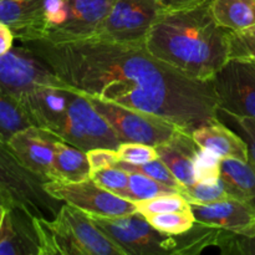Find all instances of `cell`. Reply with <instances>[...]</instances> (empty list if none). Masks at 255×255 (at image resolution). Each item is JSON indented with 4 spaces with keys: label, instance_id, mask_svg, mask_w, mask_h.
I'll list each match as a JSON object with an SVG mask.
<instances>
[{
    "label": "cell",
    "instance_id": "cell-20",
    "mask_svg": "<svg viewBox=\"0 0 255 255\" xmlns=\"http://www.w3.org/2000/svg\"><path fill=\"white\" fill-rule=\"evenodd\" d=\"M221 178L232 198L246 202L255 209V166L251 161L223 158Z\"/></svg>",
    "mask_w": 255,
    "mask_h": 255
},
{
    "label": "cell",
    "instance_id": "cell-31",
    "mask_svg": "<svg viewBox=\"0 0 255 255\" xmlns=\"http://www.w3.org/2000/svg\"><path fill=\"white\" fill-rule=\"evenodd\" d=\"M229 59L255 62V25L241 31H229Z\"/></svg>",
    "mask_w": 255,
    "mask_h": 255
},
{
    "label": "cell",
    "instance_id": "cell-26",
    "mask_svg": "<svg viewBox=\"0 0 255 255\" xmlns=\"http://www.w3.org/2000/svg\"><path fill=\"white\" fill-rule=\"evenodd\" d=\"M134 204H136L137 212L144 217L191 209L189 202L178 192L177 193L162 194V196L153 197V198L136 202Z\"/></svg>",
    "mask_w": 255,
    "mask_h": 255
},
{
    "label": "cell",
    "instance_id": "cell-1",
    "mask_svg": "<svg viewBox=\"0 0 255 255\" xmlns=\"http://www.w3.org/2000/svg\"><path fill=\"white\" fill-rule=\"evenodd\" d=\"M44 60L65 86L86 97L162 117L191 133L218 120L212 81L184 76L144 42L89 37L67 42H21Z\"/></svg>",
    "mask_w": 255,
    "mask_h": 255
},
{
    "label": "cell",
    "instance_id": "cell-15",
    "mask_svg": "<svg viewBox=\"0 0 255 255\" xmlns=\"http://www.w3.org/2000/svg\"><path fill=\"white\" fill-rule=\"evenodd\" d=\"M0 255H40L34 216L21 207L5 208L0 227Z\"/></svg>",
    "mask_w": 255,
    "mask_h": 255
},
{
    "label": "cell",
    "instance_id": "cell-12",
    "mask_svg": "<svg viewBox=\"0 0 255 255\" xmlns=\"http://www.w3.org/2000/svg\"><path fill=\"white\" fill-rule=\"evenodd\" d=\"M59 141L62 139L51 131L30 126L15 133L6 144L22 166L50 181L55 149Z\"/></svg>",
    "mask_w": 255,
    "mask_h": 255
},
{
    "label": "cell",
    "instance_id": "cell-23",
    "mask_svg": "<svg viewBox=\"0 0 255 255\" xmlns=\"http://www.w3.org/2000/svg\"><path fill=\"white\" fill-rule=\"evenodd\" d=\"M146 219L154 228L169 236H179V234L186 233L191 231L196 224V217L192 209L153 214V216L146 217Z\"/></svg>",
    "mask_w": 255,
    "mask_h": 255
},
{
    "label": "cell",
    "instance_id": "cell-24",
    "mask_svg": "<svg viewBox=\"0 0 255 255\" xmlns=\"http://www.w3.org/2000/svg\"><path fill=\"white\" fill-rule=\"evenodd\" d=\"M181 194L189 202V204L216 203V202L232 198L228 188L222 178L217 182H212V183L196 182L193 186L184 188Z\"/></svg>",
    "mask_w": 255,
    "mask_h": 255
},
{
    "label": "cell",
    "instance_id": "cell-34",
    "mask_svg": "<svg viewBox=\"0 0 255 255\" xmlns=\"http://www.w3.org/2000/svg\"><path fill=\"white\" fill-rule=\"evenodd\" d=\"M234 120L241 128L243 138L248 144L249 161L255 166V120L248 119V117H238Z\"/></svg>",
    "mask_w": 255,
    "mask_h": 255
},
{
    "label": "cell",
    "instance_id": "cell-37",
    "mask_svg": "<svg viewBox=\"0 0 255 255\" xmlns=\"http://www.w3.org/2000/svg\"><path fill=\"white\" fill-rule=\"evenodd\" d=\"M0 204H1V206H4L5 208H6V207L12 206V204L10 203L9 201H7V198H6V197L4 196V194L1 193V192H0Z\"/></svg>",
    "mask_w": 255,
    "mask_h": 255
},
{
    "label": "cell",
    "instance_id": "cell-9",
    "mask_svg": "<svg viewBox=\"0 0 255 255\" xmlns=\"http://www.w3.org/2000/svg\"><path fill=\"white\" fill-rule=\"evenodd\" d=\"M164 10L159 0H115L94 37L115 42H144L151 26Z\"/></svg>",
    "mask_w": 255,
    "mask_h": 255
},
{
    "label": "cell",
    "instance_id": "cell-6",
    "mask_svg": "<svg viewBox=\"0 0 255 255\" xmlns=\"http://www.w3.org/2000/svg\"><path fill=\"white\" fill-rule=\"evenodd\" d=\"M46 179L22 166L6 143L0 142V192L12 206L40 218H54L61 208L59 199L45 189Z\"/></svg>",
    "mask_w": 255,
    "mask_h": 255
},
{
    "label": "cell",
    "instance_id": "cell-29",
    "mask_svg": "<svg viewBox=\"0 0 255 255\" xmlns=\"http://www.w3.org/2000/svg\"><path fill=\"white\" fill-rule=\"evenodd\" d=\"M216 247L224 255H255V232L251 236H244L219 229Z\"/></svg>",
    "mask_w": 255,
    "mask_h": 255
},
{
    "label": "cell",
    "instance_id": "cell-8",
    "mask_svg": "<svg viewBox=\"0 0 255 255\" xmlns=\"http://www.w3.org/2000/svg\"><path fill=\"white\" fill-rule=\"evenodd\" d=\"M62 81L49 65L21 44L0 55V91L21 99L44 86H57Z\"/></svg>",
    "mask_w": 255,
    "mask_h": 255
},
{
    "label": "cell",
    "instance_id": "cell-30",
    "mask_svg": "<svg viewBox=\"0 0 255 255\" xmlns=\"http://www.w3.org/2000/svg\"><path fill=\"white\" fill-rule=\"evenodd\" d=\"M222 159L208 149L199 148L194 158V178L199 183H212L221 179Z\"/></svg>",
    "mask_w": 255,
    "mask_h": 255
},
{
    "label": "cell",
    "instance_id": "cell-18",
    "mask_svg": "<svg viewBox=\"0 0 255 255\" xmlns=\"http://www.w3.org/2000/svg\"><path fill=\"white\" fill-rule=\"evenodd\" d=\"M192 137L199 147L213 152L221 158L249 161L248 144L246 139L221 124L219 120H214L194 129Z\"/></svg>",
    "mask_w": 255,
    "mask_h": 255
},
{
    "label": "cell",
    "instance_id": "cell-2",
    "mask_svg": "<svg viewBox=\"0 0 255 255\" xmlns=\"http://www.w3.org/2000/svg\"><path fill=\"white\" fill-rule=\"evenodd\" d=\"M229 30L217 22L209 0L164 10L144 44L161 61L197 81H212L229 60Z\"/></svg>",
    "mask_w": 255,
    "mask_h": 255
},
{
    "label": "cell",
    "instance_id": "cell-33",
    "mask_svg": "<svg viewBox=\"0 0 255 255\" xmlns=\"http://www.w3.org/2000/svg\"><path fill=\"white\" fill-rule=\"evenodd\" d=\"M86 153L87 158H89L90 167H91V172L97 171V169L114 167L120 161L117 149L114 148H104V147H100V148L90 149Z\"/></svg>",
    "mask_w": 255,
    "mask_h": 255
},
{
    "label": "cell",
    "instance_id": "cell-17",
    "mask_svg": "<svg viewBox=\"0 0 255 255\" xmlns=\"http://www.w3.org/2000/svg\"><path fill=\"white\" fill-rule=\"evenodd\" d=\"M156 148L158 158L181 182L183 189L196 183L194 158L201 147L196 143L191 133L179 129L173 138L166 143L158 144Z\"/></svg>",
    "mask_w": 255,
    "mask_h": 255
},
{
    "label": "cell",
    "instance_id": "cell-16",
    "mask_svg": "<svg viewBox=\"0 0 255 255\" xmlns=\"http://www.w3.org/2000/svg\"><path fill=\"white\" fill-rule=\"evenodd\" d=\"M47 0H2L0 21L6 24L20 42L41 39Z\"/></svg>",
    "mask_w": 255,
    "mask_h": 255
},
{
    "label": "cell",
    "instance_id": "cell-35",
    "mask_svg": "<svg viewBox=\"0 0 255 255\" xmlns=\"http://www.w3.org/2000/svg\"><path fill=\"white\" fill-rule=\"evenodd\" d=\"M14 32L6 24L0 21V55L5 54L14 46Z\"/></svg>",
    "mask_w": 255,
    "mask_h": 255
},
{
    "label": "cell",
    "instance_id": "cell-5",
    "mask_svg": "<svg viewBox=\"0 0 255 255\" xmlns=\"http://www.w3.org/2000/svg\"><path fill=\"white\" fill-rule=\"evenodd\" d=\"M40 255H126L84 212L64 203L51 219L34 217Z\"/></svg>",
    "mask_w": 255,
    "mask_h": 255
},
{
    "label": "cell",
    "instance_id": "cell-3",
    "mask_svg": "<svg viewBox=\"0 0 255 255\" xmlns=\"http://www.w3.org/2000/svg\"><path fill=\"white\" fill-rule=\"evenodd\" d=\"M19 100L34 126L51 131L82 151L100 147L117 149L121 143L92 102L64 82L40 87Z\"/></svg>",
    "mask_w": 255,
    "mask_h": 255
},
{
    "label": "cell",
    "instance_id": "cell-27",
    "mask_svg": "<svg viewBox=\"0 0 255 255\" xmlns=\"http://www.w3.org/2000/svg\"><path fill=\"white\" fill-rule=\"evenodd\" d=\"M90 178L106 191L129 201V173L125 169L115 166L109 167V168L97 169V171L91 172Z\"/></svg>",
    "mask_w": 255,
    "mask_h": 255
},
{
    "label": "cell",
    "instance_id": "cell-21",
    "mask_svg": "<svg viewBox=\"0 0 255 255\" xmlns=\"http://www.w3.org/2000/svg\"><path fill=\"white\" fill-rule=\"evenodd\" d=\"M209 6L217 22L229 31L255 25V0H209Z\"/></svg>",
    "mask_w": 255,
    "mask_h": 255
},
{
    "label": "cell",
    "instance_id": "cell-13",
    "mask_svg": "<svg viewBox=\"0 0 255 255\" xmlns=\"http://www.w3.org/2000/svg\"><path fill=\"white\" fill-rule=\"evenodd\" d=\"M115 0H66L64 21L45 39L50 42H67L94 37L107 17ZM40 40V39H39Z\"/></svg>",
    "mask_w": 255,
    "mask_h": 255
},
{
    "label": "cell",
    "instance_id": "cell-22",
    "mask_svg": "<svg viewBox=\"0 0 255 255\" xmlns=\"http://www.w3.org/2000/svg\"><path fill=\"white\" fill-rule=\"evenodd\" d=\"M34 126L19 99L0 91V142L9 139L21 129Z\"/></svg>",
    "mask_w": 255,
    "mask_h": 255
},
{
    "label": "cell",
    "instance_id": "cell-4",
    "mask_svg": "<svg viewBox=\"0 0 255 255\" xmlns=\"http://www.w3.org/2000/svg\"><path fill=\"white\" fill-rule=\"evenodd\" d=\"M90 218L126 255L199 254L208 247H216L218 234V229L196 222L191 231L179 236H169L151 226L146 217L138 212L114 218Z\"/></svg>",
    "mask_w": 255,
    "mask_h": 255
},
{
    "label": "cell",
    "instance_id": "cell-11",
    "mask_svg": "<svg viewBox=\"0 0 255 255\" xmlns=\"http://www.w3.org/2000/svg\"><path fill=\"white\" fill-rule=\"evenodd\" d=\"M212 82L219 111L255 120V62L229 59Z\"/></svg>",
    "mask_w": 255,
    "mask_h": 255
},
{
    "label": "cell",
    "instance_id": "cell-14",
    "mask_svg": "<svg viewBox=\"0 0 255 255\" xmlns=\"http://www.w3.org/2000/svg\"><path fill=\"white\" fill-rule=\"evenodd\" d=\"M196 222L202 226L251 236L255 232V209L239 199L208 204H191Z\"/></svg>",
    "mask_w": 255,
    "mask_h": 255
},
{
    "label": "cell",
    "instance_id": "cell-38",
    "mask_svg": "<svg viewBox=\"0 0 255 255\" xmlns=\"http://www.w3.org/2000/svg\"><path fill=\"white\" fill-rule=\"evenodd\" d=\"M4 213H5V207L0 204V227H1V222H2V218H4Z\"/></svg>",
    "mask_w": 255,
    "mask_h": 255
},
{
    "label": "cell",
    "instance_id": "cell-28",
    "mask_svg": "<svg viewBox=\"0 0 255 255\" xmlns=\"http://www.w3.org/2000/svg\"><path fill=\"white\" fill-rule=\"evenodd\" d=\"M129 182H128V192L129 201L136 203V202L144 201V199L153 198V197L162 196V194L177 193V189L171 188L163 183L154 181L149 177L141 173H134L128 172ZM179 193V192H178Z\"/></svg>",
    "mask_w": 255,
    "mask_h": 255
},
{
    "label": "cell",
    "instance_id": "cell-25",
    "mask_svg": "<svg viewBox=\"0 0 255 255\" xmlns=\"http://www.w3.org/2000/svg\"><path fill=\"white\" fill-rule=\"evenodd\" d=\"M115 167H119V168L125 169L127 172L144 174V176L149 177V178L154 179V181L159 182V183H163L166 186L171 187V188L177 189L179 193L183 191V186L181 184V182L173 176V173L169 171L168 167L159 158L143 164H131L124 161H119Z\"/></svg>",
    "mask_w": 255,
    "mask_h": 255
},
{
    "label": "cell",
    "instance_id": "cell-32",
    "mask_svg": "<svg viewBox=\"0 0 255 255\" xmlns=\"http://www.w3.org/2000/svg\"><path fill=\"white\" fill-rule=\"evenodd\" d=\"M120 161L131 164H143L158 158L156 146L141 142H122L117 147Z\"/></svg>",
    "mask_w": 255,
    "mask_h": 255
},
{
    "label": "cell",
    "instance_id": "cell-19",
    "mask_svg": "<svg viewBox=\"0 0 255 255\" xmlns=\"http://www.w3.org/2000/svg\"><path fill=\"white\" fill-rule=\"evenodd\" d=\"M90 174L91 167L86 152L65 141L57 142L50 181L81 182L89 179Z\"/></svg>",
    "mask_w": 255,
    "mask_h": 255
},
{
    "label": "cell",
    "instance_id": "cell-10",
    "mask_svg": "<svg viewBox=\"0 0 255 255\" xmlns=\"http://www.w3.org/2000/svg\"><path fill=\"white\" fill-rule=\"evenodd\" d=\"M45 189L54 198L90 217L114 218L137 212L133 202L106 191L91 178L81 182L47 181Z\"/></svg>",
    "mask_w": 255,
    "mask_h": 255
},
{
    "label": "cell",
    "instance_id": "cell-39",
    "mask_svg": "<svg viewBox=\"0 0 255 255\" xmlns=\"http://www.w3.org/2000/svg\"><path fill=\"white\" fill-rule=\"evenodd\" d=\"M2 1V0H0V2H1Z\"/></svg>",
    "mask_w": 255,
    "mask_h": 255
},
{
    "label": "cell",
    "instance_id": "cell-36",
    "mask_svg": "<svg viewBox=\"0 0 255 255\" xmlns=\"http://www.w3.org/2000/svg\"><path fill=\"white\" fill-rule=\"evenodd\" d=\"M162 2L166 10L171 9H179V7L188 6V5L196 4V2L201 1V0H159Z\"/></svg>",
    "mask_w": 255,
    "mask_h": 255
},
{
    "label": "cell",
    "instance_id": "cell-7",
    "mask_svg": "<svg viewBox=\"0 0 255 255\" xmlns=\"http://www.w3.org/2000/svg\"><path fill=\"white\" fill-rule=\"evenodd\" d=\"M95 109L109 122L122 142H141L158 146L176 136L181 128L162 117L126 109L120 105L87 97Z\"/></svg>",
    "mask_w": 255,
    "mask_h": 255
}]
</instances>
